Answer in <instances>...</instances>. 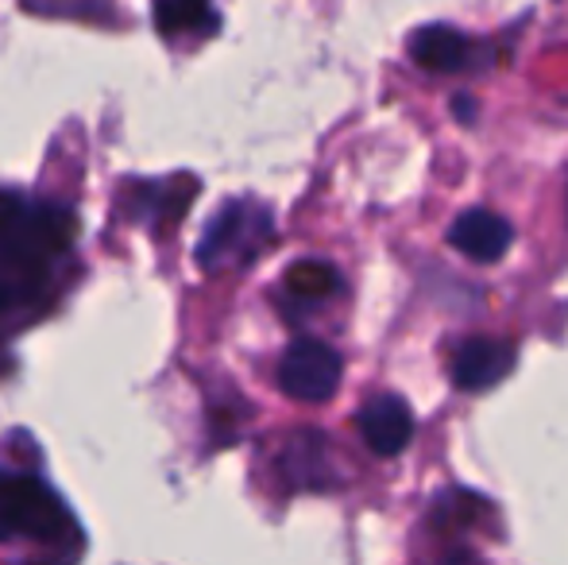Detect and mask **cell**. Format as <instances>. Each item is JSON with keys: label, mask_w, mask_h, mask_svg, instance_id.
Listing matches in <instances>:
<instances>
[{"label": "cell", "mask_w": 568, "mask_h": 565, "mask_svg": "<svg viewBox=\"0 0 568 565\" xmlns=\"http://www.w3.org/2000/svg\"><path fill=\"white\" fill-rule=\"evenodd\" d=\"M74 244L70 205L0 190V325H28L51 306Z\"/></svg>", "instance_id": "1"}, {"label": "cell", "mask_w": 568, "mask_h": 565, "mask_svg": "<svg viewBox=\"0 0 568 565\" xmlns=\"http://www.w3.org/2000/svg\"><path fill=\"white\" fill-rule=\"evenodd\" d=\"M0 543H31L62 565L82 558V531L62 496L36 473L0 468Z\"/></svg>", "instance_id": "2"}, {"label": "cell", "mask_w": 568, "mask_h": 565, "mask_svg": "<svg viewBox=\"0 0 568 565\" xmlns=\"http://www.w3.org/2000/svg\"><path fill=\"white\" fill-rule=\"evenodd\" d=\"M275 241V213L255 198H232L205 225L194 260L202 272H225L236 264H252Z\"/></svg>", "instance_id": "3"}, {"label": "cell", "mask_w": 568, "mask_h": 565, "mask_svg": "<svg viewBox=\"0 0 568 565\" xmlns=\"http://www.w3.org/2000/svg\"><path fill=\"white\" fill-rule=\"evenodd\" d=\"M341 384V353L325 341L298 337L278 361V387L298 403H325Z\"/></svg>", "instance_id": "4"}, {"label": "cell", "mask_w": 568, "mask_h": 565, "mask_svg": "<svg viewBox=\"0 0 568 565\" xmlns=\"http://www.w3.org/2000/svg\"><path fill=\"white\" fill-rule=\"evenodd\" d=\"M278 473H283L286 488L294 492H325L337 484V465H333L329 437L317 430H298L286 437L283 453H278Z\"/></svg>", "instance_id": "5"}, {"label": "cell", "mask_w": 568, "mask_h": 565, "mask_svg": "<svg viewBox=\"0 0 568 565\" xmlns=\"http://www.w3.org/2000/svg\"><path fill=\"white\" fill-rule=\"evenodd\" d=\"M515 369V345L499 337H471L453 356V384L460 392H491Z\"/></svg>", "instance_id": "6"}, {"label": "cell", "mask_w": 568, "mask_h": 565, "mask_svg": "<svg viewBox=\"0 0 568 565\" xmlns=\"http://www.w3.org/2000/svg\"><path fill=\"white\" fill-rule=\"evenodd\" d=\"M359 437L375 457H395L410 445L414 437V415L398 395H375L359 407Z\"/></svg>", "instance_id": "7"}, {"label": "cell", "mask_w": 568, "mask_h": 565, "mask_svg": "<svg viewBox=\"0 0 568 565\" xmlns=\"http://www.w3.org/2000/svg\"><path fill=\"white\" fill-rule=\"evenodd\" d=\"M449 244L460 256L476 260V264H495L515 244V229H510L507 218H499L491 210H468L453 221Z\"/></svg>", "instance_id": "8"}, {"label": "cell", "mask_w": 568, "mask_h": 565, "mask_svg": "<svg viewBox=\"0 0 568 565\" xmlns=\"http://www.w3.org/2000/svg\"><path fill=\"white\" fill-rule=\"evenodd\" d=\"M410 59L422 70H434V74H456V70H468L471 62V39L460 36L449 23H429L410 36Z\"/></svg>", "instance_id": "9"}, {"label": "cell", "mask_w": 568, "mask_h": 565, "mask_svg": "<svg viewBox=\"0 0 568 565\" xmlns=\"http://www.w3.org/2000/svg\"><path fill=\"white\" fill-rule=\"evenodd\" d=\"M190 194H194V182L190 179L148 182V186H140V198H128V218L148 221V225H166L159 210L171 213V221L182 218L190 210Z\"/></svg>", "instance_id": "10"}, {"label": "cell", "mask_w": 568, "mask_h": 565, "mask_svg": "<svg viewBox=\"0 0 568 565\" xmlns=\"http://www.w3.org/2000/svg\"><path fill=\"white\" fill-rule=\"evenodd\" d=\"M283 291L291 302H302V306H314V302H325L341 291V272L325 260H302L286 272Z\"/></svg>", "instance_id": "11"}, {"label": "cell", "mask_w": 568, "mask_h": 565, "mask_svg": "<svg viewBox=\"0 0 568 565\" xmlns=\"http://www.w3.org/2000/svg\"><path fill=\"white\" fill-rule=\"evenodd\" d=\"M155 12H159V28H163L166 36L213 23L210 0H155Z\"/></svg>", "instance_id": "12"}, {"label": "cell", "mask_w": 568, "mask_h": 565, "mask_svg": "<svg viewBox=\"0 0 568 565\" xmlns=\"http://www.w3.org/2000/svg\"><path fill=\"white\" fill-rule=\"evenodd\" d=\"M456 117H460L464 124L476 117V101H468V98H456Z\"/></svg>", "instance_id": "13"}, {"label": "cell", "mask_w": 568, "mask_h": 565, "mask_svg": "<svg viewBox=\"0 0 568 565\" xmlns=\"http://www.w3.org/2000/svg\"><path fill=\"white\" fill-rule=\"evenodd\" d=\"M442 565H484L476 558V554H464V551H456V554H449V558H445Z\"/></svg>", "instance_id": "14"}]
</instances>
